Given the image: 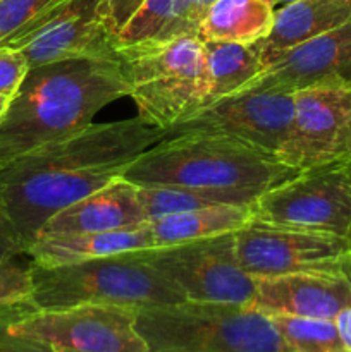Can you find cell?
Masks as SVG:
<instances>
[{
	"label": "cell",
	"mask_w": 351,
	"mask_h": 352,
	"mask_svg": "<svg viewBox=\"0 0 351 352\" xmlns=\"http://www.w3.org/2000/svg\"><path fill=\"white\" fill-rule=\"evenodd\" d=\"M162 138L165 131L140 117L89 122L0 167V195L24 250L48 219L123 177Z\"/></svg>",
	"instance_id": "cell-1"
},
{
	"label": "cell",
	"mask_w": 351,
	"mask_h": 352,
	"mask_svg": "<svg viewBox=\"0 0 351 352\" xmlns=\"http://www.w3.org/2000/svg\"><path fill=\"white\" fill-rule=\"evenodd\" d=\"M129 95L119 58H71L30 67L0 120V167L88 126Z\"/></svg>",
	"instance_id": "cell-2"
},
{
	"label": "cell",
	"mask_w": 351,
	"mask_h": 352,
	"mask_svg": "<svg viewBox=\"0 0 351 352\" xmlns=\"http://www.w3.org/2000/svg\"><path fill=\"white\" fill-rule=\"evenodd\" d=\"M299 170L231 138L184 133L162 138L124 170L136 186H181L260 196Z\"/></svg>",
	"instance_id": "cell-3"
},
{
	"label": "cell",
	"mask_w": 351,
	"mask_h": 352,
	"mask_svg": "<svg viewBox=\"0 0 351 352\" xmlns=\"http://www.w3.org/2000/svg\"><path fill=\"white\" fill-rule=\"evenodd\" d=\"M143 251L61 267H38L30 261V302L34 309L52 311L85 305L141 309L188 301L178 285L148 263Z\"/></svg>",
	"instance_id": "cell-4"
},
{
	"label": "cell",
	"mask_w": 351,
	"mask_h": 352,
	"mask_svg": "<svg viewBox=\"0 0 351 352\" xmlns=\"http://www.w3.org/2000/svg\"><path fill=\"white\" fill-rule=\"evenodd\" d=\"M147 352H292L270 318L246 305L184 301L136 311Z\"/></svg>",
	"instance_id": "cell-5"
},
{
	"label": "cell",
	"mask_w": 351,
	"mask_h": 352,
	"mask_svg": "<svg viewBox=\"0 0 351 352\" xmlns=\"http://www.w3.org/2000/svg\"><path fill=\"white\" fill-rule=\"evenodd\" d=\"M138 117L167 133L206 105L209 72L203 41L181 36L117 50Z\"/></svg>",
	"instance_id": "cell-6"
},
{
	"label": "cell",
	"mask_w": 351,
	"mask_h": 352,
	"mask_svg": "<svg viewBox=\"0 0 351 352\" xmlns=\"http://www.w3.org/2000/svg\"><path fill=\"white\" fill-rule=\"evenodd\" d=\"M136 311L105 305L40 311L26 301L10 320V329L48 344L55 352H147L136 330Z\"/></svg>",
	"instance_id": "cell-7"
},
{
	"label": "cell",
	"mask_w": 351,
	"mask_h": 352,
	"mask_svg": "<svg viewBox=\"0 0 351 352\" xmlns=\"http://www.w3.org/2000/svg\"><path fill=\"white\" fill-rule=\"evenodd\" d=\"M148 263L164 274L188 301L250 306L255 278L241 268L234 232L143 251Z\"/></svg>",
	"instance_id": "cell-8"
},
{
	"label": "cell",
	"mask_w": 351,
	"mask_h": 352,
	"mask_svg": "<svg viewBox=\"0 0 351 352\" xmlns=\"http://www.w3.org/2000/svg\"><path fill=\"white\" fill-rule=\"evenodd\" d=\"M253 219L291 229L346 237L351 232V182L329 165L301 170L262 192Z\"/></svg>",
	"instance_id": "cell-9"
},
{
	"label": "cell",
	"mask_w": 351,
	"mask_h": 352,
	"mask_svg": "<svg viewBox=\"0 0 351 352\" xmlns=\"http://www.w3.org/2000/svg\"><path fill=\"white\" fill-rule=\"evenodd\" d=\"M241 268L253 278L306 272H337L351 251L346 237L291 229L251 219L234 232Z\"/></svg>",
	"instance_id": "cell-10"
},
{
	"label": "cell",
	"mask_w": 351,
	"mask_h": 352,
	"mask_svg": "<svg viewBox=\"0 0 351 352\" xmlns=\"http://www.w3.org/2000/svg\"><path fill=\"white\" fill-rule=\"evenodd\" d=\"M295 113V95L243 91L220 98L181 120L165 136L209 133L231 138L277 157L289 134Z\"/></svg>",
	"instance_id": "cell-11"
},
{
	"label": "cell",
	"mask_w": 351,
	"mask_h": 352,
	"mask_svg": "<svg viewBox=\"0 0 351 352\" xmlns=\"http://www.w3.org/2000/svg\"><path fill=\"white\" fill-rule=\"evenodd\" d=\"M0 47L21 50L30 67L71 58H119L95 0H64Z\"/></svg>",
	"instance_id": "cell-12"
},
{
	"label": "cell",
	"mask_w": 351,
	"mask_h": 352,
	"mask_svg": "<svg viewBox=\"0 0 351 352\" xmlns=\"http://www.w3.org/2000/svg\"><path fill=\"white\" fill-rule=\"evenodd\" d=\"M350 131V86L323 85L296 91L292 122L277 158L299 172L322 167L339 155Z\"/></svg>",
	"instance_id": "cell-13"
},
{
	"label": "cell",
	"mask_w": 351,
	"mask_h": 352,
	"mask_svg": "<svg viewBox=\"0 0 351 352\" xmlns=\"http://www.w3.org/2000/svg\"><path fill=\"white\" fill-rule=\"evenodd\" d=\"M323 85L351 88V19L298 45L272 64L243 91H272L295 95L301 89Z\"/></svg>",
	"instance_id": "cell-14"
},
{
	"label": "cell",
	"mask_w": 351,
	"mask_h": 352,
	"mask_svg": "<svg viewBox=\"0 0 351 352\" xmlns=\"http://www.w3.org/2000/svg\"><path fill=\"white\" fill-rule=\"evenodd\" d=\"M250 306L264 315L334 320L351 306V287L339 270L255 278Z\"/></svg>",
	"instance_id": "cell-15"
},
{
	"label": "cell",
	"mask_w": 351,
	"mask_h": 352,
	"mask_svg": "<svg viewBox=\"0 0 351 352\" xmlns=\"http://www.w3.org/2000/svg\"><path fill=\"white\" fill-rule=\"evenodd\" d=\"M145 223L148 222L138 198V186L119 177L55 213L38 230L34 239L62 234L136 229Z\"/></svg>",
	"instance_id": "cell-16"
},
{
	"label": "cell",
	"mask_w": 351,
	"mask_h": 352,
	"mask_svg": "<svg viewBox=\"0 0 351 352\" xmlns=\"http://www.w3.org/2000/svg\"><path fill=\"white\" fill-rule=\"evenodd\" d=\"M351 19V0H296L277 7L272 28L257 41L264 71L298 45Z\"/></svg>",
	"instance_id": "cell-17"
},
{
	"label": "cell",
	"mask_w": 351,
	"mask_h": 352,
	"mask_svg": "<svg viewBox=\"0 0 351 352\" xmlns=\"http://www.w3.org/2000/svg\"><path fill=\"white\" fill-rule=\"evenodd\" d=\"M153 248L148 223L136 229L112 230V232H81L62 236L38 237L26 254L38 267H61L79 263L93 258L112 256L127 251H143Z\"/></svg>",
	"instance_id": "cell-18"
},
{
	"label": "cell",
	"mask_w": 351,
	"mask_h": 352,
	"mask_svg": "<svg viewBox=\"0 0 351 352\" xmlns=\"http://www.w3.org/2000/svg\"><path fill=\"white\" fill-rule=\"evenodd\" d=\"M202 23L196 0H145L114 38L117 50L160 45L181 36H198Z\"/></svg>",
	"instance_id": "cell-19"
},
{
	"label": "cell",
	"mask_w": 351,
	"mask_h": 352,
	"mask_svg": "<svg viewBox=\"0 0 351 352\" xmlns=\"http://www.w3.org/2000/svg\"><path fill=\"white\" fill-rule=\"evenodd\" d=\"M251 219V206L215 205L151 220L148 229L153 248H164L236 232Z\"/></svg>",
	"instance_id": "cell-20"
},
{
	"label": "cell",
	"mask_w": 351,
	"mask_h": 352,
	"mask_svg": "<svg viewBox=\"0 0 351 352\" xmlns=\"http://www.w3.org/2000/svg\"><path fill=\"white\" fill-rule=\"evenodd\" d=\"M275 9L268 0H215L198 26L202 41L257 43L268 34Z\"/></svg>",
	"instance_id": "cell-21"
},
{
	"label": "cell",
	"mask_w": 351,
	"mask_h": 352,
	"mask_svg": "<svg viewBox=\"0 0 351 352\" xmlns=\"http://www.w3.org/2000/svg\"><path fill=\"white\" fill-rule=\"evenodd\" d=\"M203 47H205L206 72H209L206 105L240 93L251 79L264 71L260 54L255 43L203 41Z\"/></svg>",
	"instance_id": "cell-22"
},
{
	"label": "cell",
	"mask_w": 351,
	"mask_h": 352,
	"mask_svg": "<svg viewBox=\"0 0 351 352\" xmlns=\"http://www.w3.org/2000/svg\"><path fill=\"white\" fill-rule=\"evenodd\" d=\"M138 198L147 222L215 205L251 206L257 196L248 192L203 191L181 186H138Z\"/></svg>",
	"instance_id": "cell-23"
},
{
	"label": "cell",
	"mask_w": 351,
	"mask_h": 352,
	"mask_svg": "<svg viewBox=\"0 0 351 352\" xmlns=\"http://www.w3.org/2000/svg\"><path fill=\"white\" fill-rule=\"evenodd\" d=\"M281 339L292 352H348L343 347L334 320L267 315Z\"/></svg>",
	"instance_id": "cell-24"
},
{
	"label": "cell",
	"mask_w": 351,
	"mask_h": 352,
	"mask_svg": "<svg viewBox=\"0 0 351 352\" xmlns=\"http://www.w3.org/2000/svg\"><path fill=\"white\" fill-rule=\"evenodd\" d=\"M64 0H0V43Z\"/></svg>",
	"instance_id": "cell-25"
},
{
	"label": "cell",
	"mask_w": 351,
	"mask_h": 352,
	"mask_svg": "<svg viewBox=\"0 0 351 352\" xmlns=\"http://www.w3.org/2000/svg\"><path fill=\"white\" fill-rule=\"evenodd\" d=\"M31 265L14 260L0 265V308L30 301Z\"/></svg>",
	"instance_id": "cell-26"
},
{
	"label": "cell",
	"mask_w": 351,
	"mask_h": 352,
	"mask_svg": "<svg viewBox=\"0 0 351 352\" xmlns=\"http://www.w3.org/2000/svg\"><path fill=\"white\" fill-rule=\"evenodd\" d=\"M21 305L23 302L0 308V352H55L48 344L10 329V320Z\"/></svg>",
	"instance_id": "cell-27"
},
{
	"label": "cell",
	"mask_w": 351,
	"mask_h": 352,
	"mask_svg": "<svg viewBox=\"0 0 351 352\" xmlns=\"http://www.w3.org/2000/svg\"><path fill=\"white\" fill-rule=\"evenodd\" d=\"M28 71L30 64L23 52L10 47H0V95H16Z\"/></svg>",
	"instance_id": "cell-28"
},
{
	"label": "cell",
	"mask_w": 351,
	"mask_h": 352,
	"mask_svg": "<svg viewBox=\"0 0 351 352\" xmlns=\"http://www.w3.org/2000/svg\"><path fill=\"white\" fill-rule=\"evenodd\" d=\"M143 2L145 0H95L96 16L112 40Z\"/></svg>",
	"instance_id": "cell-29"
},
{
	"label": "cell",
	"mask_w": 351,
	"mask_h": 352,
	"mask_svg": "<svg viewBox=\"0 0 351 352\" xmlns=\"http://www.w3.org/2000/svg\"><path fill=\"white\" fill-rule=\"evenodd\" d=\"M19 254H26V250L0 195V265L14 260Z\"/></svg>",
	"instance_id": "cell-30"
},
{
	"label": "cell",
	"mask_w": 351,
	"mask_h": 352,
	"mask_svg": "<svg viewBox=\"0 0 351 352\" xmlns=\"http://www.w3.org/2000/svg\"><path fill=\"white\" fill-rule=\"evenodd\" d=\"M327 165L332 168H336V170H339L341 174H343L344 177L351 182V131H350V134H348L346 141H344L343 148H341L339 155H337V157Z\"/></svg>",
	"instance_id": "cell-31"
},
{
	"label": "cell",
	"mask_w": 351,
	"mask_h": 352,
	"mask_svg": "<svg viewBox=\"0 0 351 352\" xmlns=\"http://www.w3.org/2000/svg\"><path fill=\"white\" fill-rule=\"evenodd\" d=\"M334 323H336L341 344H343L344 349L351 352V306L344 308L343 311L334 318Z\"/></svg>",
	"instance_id": "cell-32"
},
{
	"label": "cell",
	"mask_w": 351,
	"mask_h": 352,
	"mask_svg": "<svg viewBox=\"0 0 351 352\" xmlns=\"http://www.w3.org/2000/svg\"><path fill=\"white\" fill-rule=\"evenodd\" d=\"M339 272L344 275V278H346L348 284H350V287H351V251L350 253L344 254L343 260H341Z\"/></svg>",
	"instance_id": "cell-33"
},
{
	"label": "cell",
	"mask_w": 351,
	"mask_h": 352,
	"mask_svg": "<svg viewBox=\"0 0 351 352\" xmlns=\"http://www.w3.org/2000/svg\"><path fill=\"white\" fill-rule=\"evenodd\" d=\"M10 100H12V96L0 95V120H2V117L6 116L7 109H9V103H10Z\"/></svg>",
	"instance_id": "cell-34"
},
{
	"label": "cell",
	"mask_w": 351,
	"mask_h": 352,
	"mask_svg": "<svg viewBox=\"0 0 351 352\" xmlns=\"http://www.w3.org/2000/svg\"><path fill=\"white\" fill-rule=\"evenodd\" d=\"M213 2H215V0H196V6H198L200 16H202V19H203V16H205L206 9H209V7L212 6Z\"/></svg>",
	"instance_id": "cell-35"
},
{
	"label": "cell",
	"mask_w": 351,
	"mask_h": 352,
	"mask_svg": "<svg viewBox=\"0 0 351 352\" xmlns=\"http://www.w3.org/2000/svg\"><path fill=\"white\" fill-rule=\"evenodd\" d=\"M268 2H270V6L274 7V9H277V7H282V6H286V3L296 2V0H268Z\"/></svg>",
	"instance_id": "cell-36"
},
{
	"label": "cell",
	"mask_w": 351,
	"mask_h": 352,
	"mask_svg": "<svg viewBox=\"0 0 351 352\" xmlns=\"http://www.w3.org/2000/svg\"><path fill=\"white\" fill-rule=\"evenodd\" d=\"M348 241H350V244H351V232H350V236H348Z\"/></svg>",
	"instance_id": "cell-37"
}]
</instances>
